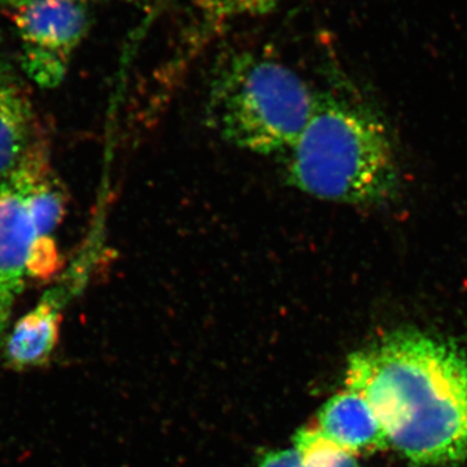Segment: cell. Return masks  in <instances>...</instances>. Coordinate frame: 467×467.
I'll return each instance as SVG.
<instances>
[{
	"instance_id": "cell-6",
	"label": "cell",
	"mask_w": 467,
	"mask_h": 467,
	"mask_svg": "<svg viewBox=\"0 0 467 467\" xmlns=\"http://www.w3.org/2000/svg\"><path fill=\"white\" fill-rule=\"evenodd\" d=\"M84 266H76L66 281L43 295L39 303L12 328L5 340V358L12 368L36 367L47 361L57 347L63 310L86 281Z\"/></svg>"
},
{
	"instance_id": "cell-11",
	"label": "cell",
	"mask_w": 467,
	"mask_h": 467,
	"mask_svg": "<svg viewBox=\"0 0 467 467\" xmlns=\"http://www.w3.org/2000/svg\"><path fill=\"white\" fill-rule=\"evenodd\" d=\"M259 467H303L296 450L272 451L264 454Z\"/></svg>"
},
{
	"instance_id": "cell-10",
	"label": "cell",
	"mask_w": 467,
	"mask_h": 467,
	"mask_svg": "<svg viewBox=\"0 0 467 467\" xmlns=\"http://www.w3.org/2000/svg\"><path fill=\"white\" fill-rule=\"evenodd\" d=\"M303 467H361L355 454L330 441L318 429H301L294 438Z\"/></svg>"
},
{
	"instance_id": "cell-7",
	"label": "cell",
	"mask_w": 467,
	"mask_h": 467,
	"mask_svg": "<svg viewBox=\"0 0 467 467\" xmlns=\"http://www.w3.org/2000/svg\"><path fill=\"white\" fill-rule=\"evenodd\" d=\"M42 146L32 101L17 79L0 67V184L9 182Z\"/></svg>"
},
{
	"instance_id": "cell-9",
	"label": "cell",
	"mask_w": 467,
	"mask_h": 467,
	"mask_svg": "<svg viewBox=\"0 0 467 467\" xmlns=\"http://www.w3.org/2000/svg\"><path fill=\"white\" fill-rule=\"evenodd\" d=\"M285 0H195L196 33L208 38L238 23L266 16Z\"/></svg>"
},
{
	"instance_id": "cell-12",
	"label": "cell",
	"mask_w": 467,
	"mask_h": 467,
	"mask_svg": "<svg viewBox=\"0 0 467 467\" xmlns=\"http://www.w3.org/2000/svg\"><path fill=\"white\" fill-rule=\"evenodd\" d=\"M125 2L134 3V5H142V3H146L147 0H125Z\"/></svg>"
},
{
	"instance_id": "cell-1",
	"label": "cell",
	"mask_w": 467,
	"mask_h": 467,
	"mask_svg": "<svg viewBox=\"0 0 467 467\" xmlns=\"http://www.w3.org/2000/svg\"><path fill=\"white\" fill-rule=\"evenodd\" d=\"M346 383L410 462L467 459V352L459 344L408 328L384 335L350 356Z\"/></svg>"
},
{
	"instance_id": "cell-3",
	"label": "cell",
	"mask_w": 467,
	"mask_h": 467,
	"mask_svg": "<svg viewBox=\"0 0 467 467\" xmlns=\"http://www.w3.org/2000/svg\"><path fill=\"white\" fill-rule=\"evenodd\" d=\"M318 92L287 64L239 52L221 61L212 75L208 122L230 146L284 156L308 124Z\"/></svg>"
},
{
	"instance_id": "cell-8",
	"label": "cell",
	"mask_w": 467,
	"mask_h": 467,
	"mask_svg": "<svg viewBox=\"0 0 467 467\" xmlns=\"http://www.w3.org/2000/svg\"><path fill=\"white\" fill-rule=\"evenodd\" d=\"M318 430L353 454H370L391 447L386 430L370 404L358 393H337L319 411Z\"/></svg>"
},
{
	"instance_id": "cell-5",
	"label": "cell",
	"mask_w": 467,
	"mask_h": 467,
	"mask_svg": "<svg viewBox=\"0 0 467 467\" xmlns=\"http://www.w3.org/2000/svg\"><path fill=\"white\" fill-rule=\"evenodd\" d=\"M9 11L26 75L41 88L60 85L90 29L84 0H12Z\"/></svg>"
},
{
	"instance_id": "cell-13",
	"label": "cell",
	"mask_w": 467,
	"mask_h": 467,
	"mask_svg": "<svg viewBox=\"0 0 467 467\" xmlns=\"http://www.w3.org/2000/svg\"><path fill=\"white\" fill-rule=\"evenodd\" d=\"M0 67H2V66H0Z\"/></svg>"
},
{
	"instance_id": "cell-4",
	"label": "cell",
	"mask_w": 467,
	"mask_h": 467,
	"mask_svg": "<svg viewBox=\"0 0 467 467\" xmlns=\"http://www.w3.org/2000/svg\"><path fill=\"white\" fill-rule=\"evenodd\" d=\"M58 263L54 238L39 225L26 181L17 173L0 184V348L27 279L47 278Z\"/></svg>"
},
{
	"instance_id": "cell-2",
	"label": "cell",
	"mask_w": 467,
	"mask_h": 467,
	"mask_svg": "<svg viewBox=\"0 0 467 467\" xmlns=\"http://www.w3.org/2000/svg\"><path fill=\"white\" fill-rule=\"evenodd\" d=\"M287 183L321 201L379 205L398 192L400 169L382 119L361 101L319 91L308 124L284 155Z\"/></svg>"
}]
</instances>
